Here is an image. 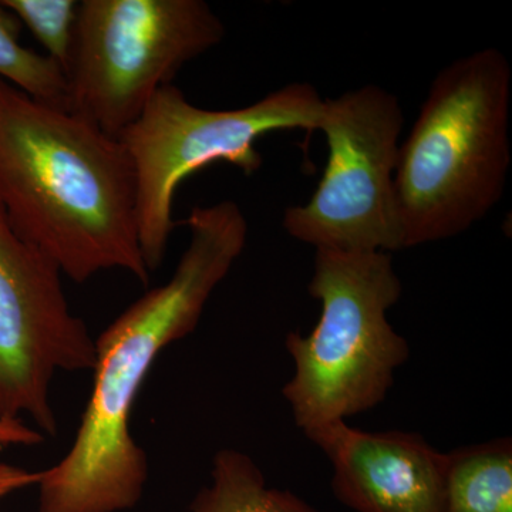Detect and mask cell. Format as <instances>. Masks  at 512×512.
Instances as JSON below:
<instances>
[{
	"instance_id": "7",
	"label": "cell",
	"mask_w": 512,
	"mask_h": 512,
	"mask_svg": "<svg viewBox=\"0 0 512 512\" xmlns=\"http://www.w3.org/2000/svg\"><path fill=\"white\" fill-rule=\"evenodd\" d=\"M403 123L397 97L376 84L325 99L328 161L311 200L285 211L288 235L315 249H403L394 201Z\"/></svg>"
},
{
	"instance_id": "10",
	"label": "cell",
	"mask_w": 512,
	"mask_h": 512,
	"mask_svg": "<svg viewBox=\"0 0 512 512\" xmlns=\"http://www.w3.org/2000/svg\"><path fill=\"white\" fill-rule=\"evenodd\" d=\"M444 512H512V441L447 453Z\"/></svg>"
},
{
	"instance_id": "5",
	"label": "cell",
	"mask_w": 512,
	"mask_h": 512,
	"mask_svg": "<svg viewBox=\"0 0 512 512\" xmlns=\"http://www.w3.org/2000/svg\"><path fill=\"white\" fill-rule=\"evenodd\" d=\"M323 107L325 99L308 83L286 84L237 110L201 109L174 84L161 87L120 137L136 168L138 231L148 272L163 264L175 228V192L185 178L218 161L254 174L262 165L259 138L318 130Z\"/></svg>"
},
{
	"instance_id": "15",
	"label": "cell",
	"mask_w": 512,
	"mask_h": 512,
	"mask_svg": "<svg viewBox=\"0 0 512 512\" xmlns=\"http://www.w3.org/2000/svg\"><path fill=\"white\" fill-rule=\"evenodd\" d=\"M40 480V473L23 470V468L10 466V464L0 463V500L13 493L23 490V488L37 485Z\"/></svg>"
},
{
	"instance_id": "9",
	"label": "cell",
	"mask_w": 512,
	"mask_h": 512,
	"mask_svg": "<svg viewBox=\"0 0 512 512\" xmlns=\"http://www.w3.org/2000/svg\"><path fill=\"white\" fill-rule=\"evenodd\" d=\"M305 436L332 464V490L355 512H444L447 453L409 431L336 421Z\"/></svg>"
},
{
	"instance_id": "4",
	"label": "cell",
	"mask_w": 512,
	"mask_h": 512,
	"mask_svg": "<svg viewBox=\"0 0 512 512\" xmlns=\"http://www.w3.org/2000/svg\"><path fill=\"white\" fill-rule=\"evenodd\" d=\"M402 292L387 252L316 249L309 293L320 318L311 333L291 332L285 342L295 373L282 394L303 434L384 402L410 356L387 320Z\"/></svg>"
},
{
	"instance_id": "1",
	"label": "cell",
	"mask_w": 512,
	"mask_h": 512,
	"mask_svg": "<svg viewBox=\"0 0 512 512\" xmlns=\"http://www.w3.org/2000/svg\"><path fill=\"white\" fill-rule=\"evenodd\" d=\"M173 276L144 293L96 339L92 396L66 456L40 471L39 512H123L143 498L148 460L131 410L158 355L197 328L214 289L247 245L237 202L195 207Z\"/></svg>"
},
{
	"instance_id": "12",
	"label": "cell",
	"mask_w": 512,
	"mask_h": 512,
	"mask_svg": "<svg viewBox=\"0 0 512 512\" xmlns=\"http://www.w3.org/2000/svg\"><path fill=\"white\" fill-rule=\"evenodd\" d=\"M20 29L19 19L0 3V79L45 106L69 111V84L62 67L20 45Z\"/></svg>"
},
{
	"instance_id": "2",
	"label": "cell",
	"mask_w": 512,
	"mask_h": 512,
	"mask_svg": "<svg viewBox=\"0 0 512 512\" xmlns=\"http://www.w3.org/2000/svg\"><path fill=\"white\" fill-rule=\"evenodd\" d=\"M0 208L16 235L77 284L123 269L150 281L137 177L119 138L0 79Z\"/></svg>"
},
{
	"instance_id": "8",
	"label": "cell",
	"mask_w": 512,
	"mask_h": 512,
	"mask_svg": "<svg viewBox=\"0 0 512 512\" xmlns=\"http://www.w3.org/2000/svg\"><path fill=\"white\" fill-rule=\"evenodd\" d=\"M94 363L96 339L70 311L62 272L13 232L0 208V420L29 417L55 436L56 373Z\"/></svg>"
},
{
	"instance_id": "3",
	"label": "cell",
	"mask_w": 512,
	"mask_h": 512,
	"mask_svg": "<svg viewBox=\"0 0 512 512\" xmlns=\"http://www.w3.org/2000/svg\"><path fill=\"white\" fill-rule=\"evenodd\" d=\"M511 79L495 47L434 77L394 173L403 249L464 234L500 202L511 167Z\"/></svg>"
},
{
	"instance_id": "13",
	"label": "cell",
	"mask_w": 512,
	"mask_h": 512,
	"mask_svg": "<svg viewBox=\"0 0 512 512\" xmlns=\"http://www.w3.org/2000/svg\"><path fill=\"white\" fill-rule=\"evenodd\" d=\"M45 47L64 74L72 59L79 2L76 0H0Z\"/></svg>"
},
{
	"instance_id": "6",
	"label": "cell",
	"mask_w": 512,
	"mask_h": 512,
	"mask_svg": "<svg viewBox=\"0 0 512 512\" xmlns=\"http://www.w3.org/2000/svg\"><path fill=\"white\" fill-rule=\"evenodd\" d=\"M224 37L204 0H83L66 72L69 111L120 140L161 87Z\"/></svg>"
},
{
	"instance_id": "14",
	"label": "cell",
	"mask_w": 512,
	"mask_h": 512,
	"mask_svg": "<svg viewBox=\"0 0 512 512\" xmlns=\"http://www.w3.org/2000/svg\"><path fill=\"white\" fill-rule=\"evenodd\" d=\"M45 440V434L32 429L22 420H0V448L36 446Z\"/></svg>"
},
{
	"instance_id": "11",
	"label": "cell",
	"mask_w": 512,
	"mask_h": 512,
	"mask_svg": "<svg viewBox=\"0 0 512 512\" xmlns=\"http://www.w3.org/2000/svg\"><path fill=\"white\" fill-rule=\"evenodd\" d=\"M190 511L319 512L292 491L269 487L255 461L232 448L215 454L211 484L198 491Z\"/></svg>"
}]
</instances>
